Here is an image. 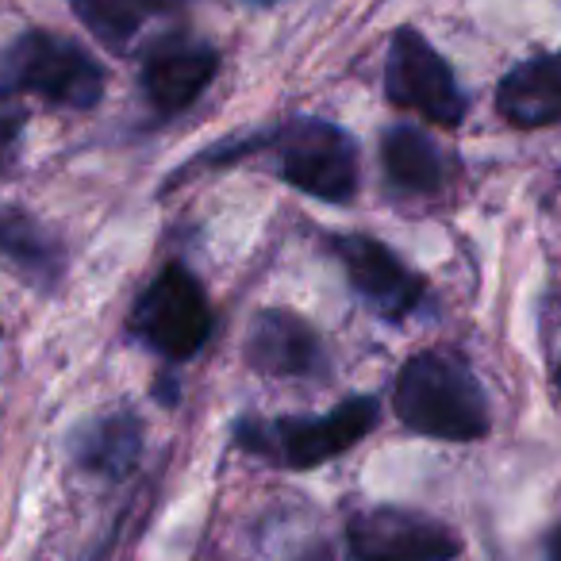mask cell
<instances>
[{"instance_id":"obj_1","label":"cell","mask_w":561,"mask_h":561,"mask_svg":"<svg viewBox=\"0 0 561 561\" xmlns=\"http://www.w3.org/2000/svg\"><path fill=\"white\" fill-rule=\"evenodd\" d=\"M392 412L408 431L443 443H477L489 435L492 412L473 369L446 351H423L400 366Z\"/></svg>"},{"instance_id":"obj_15","label":"cell","mask_w":561,"mask_h":561,"mask_svg":"<svg viewBox=\"0 0 561 561\" xmlns=\"http://www.w3.org/2000/svg\"><path fill=\"white\" fill-rule=\"evenodd\" d=\"M70 4L96 39L108 43L112 50H127L147 20L162 16L173 0H70Z\"/></svg>"},{"instance_id":"obj_13","label":"cell","mask_w":561,"mask_h":561,"mask_svg":"<svg viewBox=\"0 0 561 561\" xmlns=\"http://www.w3.org/2000/svg\"><path fill=\"white\" fill-rule=\"evenodd\" d=\"M381 165H385V178H389L400 193L431 196L443 185V158H438V147L427 135L408 124H397L385 131Z\"/></svg>"},{"instance_id":"obj_12","label":"cell","mask_w":561,"mask_h":561,"mask_svg":"<svg viewBox=\"0 0 561 561\" xmlns=\"http://www.w3.org/2000/svg\"><path fill=\"white\" fill-rule=\"evenodd\" d=\"M70 454L85 473L108 477V481H124L142 454V420L127 408L119 412H104L89 420L85 427L73 431Z\"/></svg>"},{"instance_id":"obj_10","label":"cell","mask_w":561,"mask_h":561,"mask_svg":"<svg viewBox=\"0 0 561 561\" xmlns=\"http://www.w3.org/2000/svg\"><path fill=\"white\" fill-rule=\"evenodd\" d=\"M247 362L270 377H323L328 346L312 323L285 308H265L254 316L247 335Z\"/></svg>"},{"instance_id":"obj_5","label":"cell","mask_w":561,"mask_h":561,"mask_svg":"<svg viewBox=\"0 0 561 561\" xmlns=\"http://www.w3.org/2000/svg\"><path fill=\"white\" fill-rule=\"evenodd\" d=\"M277 170L293 188L328 204H346L358 193V147L328 119H293L277 131Z\"/></svg>"},{"instance_id":"obj_11","label":"cell","mask_w":561,"mask_h":561,"mask_svg":"<svg viewBox=\"0 0 561 561\" xmlns=\"http://www.w3.org/2000/svg\"><path fill=\"white\" fill-rule=\"evenodd\" d=\"M496 112L512 127H550L561 119V50H546L504 73Z\"/></svg>"},{"instance_id":"obj_3","label":"cell","mask_w":561,"mask_h":561,"mask_svg":"<svg viewBox=\"0 0 561 561\" xmlns=\"http://www.w3.org/2000/svg\"><path fill=\"white\" fill-rule=\"evenodd\" d=\"M108 85L104 66L66 35L47 27H27L0 55V89L9 93H35L62 108H96Z\"/></svg>"},{"instance_id":"obj_17","label":"cell","mask_w":561,"mask_h":561,"mask_svg":"<svg viewBox=\"0 0 561 561\" xmlns=\"http://www.w3.org/2000/svg\"><path fill=\"white\" fill-rule=\"evenodd\" d=\"M12 131H16V116H9V119L0 116V147H9V135Z\"/></svg>"},{"instance_id":"obj_9","label":"cell","mask_w":561,"mask_h":561,"mask_svg":"<svg viewBox=\"0 0 561 561\" xmlns=\"http://www.w3.org/2000/svg\"><path fill=\"white\" fill-rule=\"evenodd\" d=\"M219 70V50L211 43L170 35L142 62V93L158 116H178L201 101Z\"/></svg>"},{"instance_id":"obj_6","label":"cell","mask_w":561,"mask_h":561,"mask_svg":"<svg viewBox=\"0 0 561 561\" xmlns=\"http://www.w3.org/2000/svg\"><path fill=\"white\" fill-rule=\"evenodd\" d=\"M385 93L397 108L435 119L443 127L461 124L469 108L446 58L415 27H400L392 35L389 58H385Z\"/></svg>"},{"instance_id":"obj_8","label":"cell","mask_w":561,"mask_h":561,"mask_svg":"<svg viewBox=\"0 0 561 561\" xmlns=\"http://www.w3.org/2000/svg\"><path fill=\"white\" fill-rule=\"evenodd\" d=\"M331 250L343 262L346 280L351 289L374 308L377 316L400 323L420 308L423 293H427V280L404 265L381 239L374 234H335Z\"/></svg>"},{"instance_id":"obj_18","label":"cell","mask_w":561,"mask_h":561,"mask_svg":"<svg viewBox=\"0 0 561 561\" xmlns=\"http://www.w3.org/2000/svg\"><path fill=\"white\" fill-rule=\"evenodd\" d=\"M553 385H558V392H561V366H558V374H553Z\"/></svg>"},{"instance_id":"obj_16","label":"cell","mask_w":561,"mask_h":561,"mask_svg":"<svg viewBox=\"0 0 561 561\" xmlns=\"http://www.w3.org/2000/svg\"><path fill=\"white\" fill-rule=\"evenodd\" d=\"M546 561H561V527L546 535Z\"/></svg>"},{"instance_id":"obj_19","label":"cell","mask_w":561,"mask_h":561,"mask_svg":"<svg viewBox=\"0 0 561 561\" xmlns=\"http://www.w3.org/2000/svg\"><path fill=\"white\" fill-rule=\"evenodd\" d=\"M257 4H270V0H257Z\"/></svg>"},{"instance_id":"obj_14","label":"cell","mask_w":561,"mask_h":561,"mask_svg":"<svg viewBox=\"0 0 561 561\" xmlns=\"http://www.w3.org/2000/svg\"><path fill=\"white\" fill-rule=\"evenodd\" d=\"M0 257H9L39 289H50L62 277V250H58V242L20 208H0Z\"/></svg>"},{"instance_id":"obj_2","label":"cell","mask_w":561,"mask_h":561,"mask_svg":"<svg viewBox=\"0 0 561 561\" xmlns=\"http://www.w3.org/2000/svg\"><path fill=\"white\" fill-rule=\"evenodd\" d=\"M374 397H351L328 415H285V420H239L234 423V443L257 458L285 469H316L339 454L354 450L369 431L377 427Z\"/></svg>"},{"instance_id":"obj_7","label":"cell","mask_w":561,"mask_h":561,"mask_svg":"<svg viewBox=\"0 0 561 561\" xmlns=\"http://www.w3.org/2000/svg\"><path fill=\"white\" fill-rule=\"evenodd\" d=\"M458 553L461 538L443 519L412 512V507H362L346 523V558L351 561H454Z\"/></svg>"},{"instance_id":"obj_4","label":"cell","mask_w":561,"mask_h":561,"mask_svg":"<svg viewBox=\"0 0 561 561\" xmlns=\"http://www.w3.org/2000/svg\"><path fill=\"white\" fill-rule=\"evenodd\" d=\"M211 305L185 265H165L135 305L127 331L165 362H188L211 335Z\"/></svg>"}]
</instances>
